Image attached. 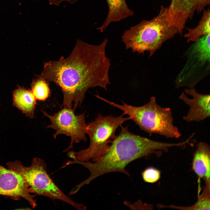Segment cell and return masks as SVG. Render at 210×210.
Wrapping results in <instances>:
<instances>
[{
  "instance_id": "1",
  "label": "cell",
  "mask_w": 210,
  "mask_h": 210,
  "mask_svg": "<svg viewBox=\"0 0 210 210\" xmlns=\"http://www.w3.org/2000/svg\"><path fill=\"white\" fill-rule=\"evenodd\" d=\"M108 40L98 45L78 40L70 55L45 63L39 78L53 82L63 93V107L74 111L83 100L87 90L99 87L107 90L110 84V59L106 54Z\"/></svg>"
},
{
  "instance_id": "2",
  "label": "cell",
  "mask_w": 210,
  "mask_h": 210,
  "mask_svg": "<svg viewBox=\"0 0 210 210\" xmlns=\"http://www.w3.org/2000/svg\"><path fill=\"white\" fill-rule=\"evenodd\" d=\"M120 133L111 143L106 153L100 158L90 161H81L76 159L70 160V164L81 165L88 169L90 176L76 185L80 189L93 180L102 175L114 172H122L129 176L126 167L130 163L153 153L160 154L162 151L168 152L174 147V143L153 140L134 134L129 131L127 127L121 126Z\"/></svg>"
},
{
  "instance_id": "3",
  "label": "cell",
  "mask_w": 210,
  "mask_h": 210,
  "mask_svg": "<svg viewBox=\"0 0 210 210\" xmlns=\"http://www.w3.org/2000/svg\"><path fill=\"white\" fill-rule=\"evenodd\" d=\"M179 34L169 14L168 7L162 6L160 12L150 20H144L123 33L122 39L126 49L139 54L149 52V57L166 41Z\"/></svg>"
},
{
  "instance_id": "4",
  "label": "cell",
  "mask_w": 210,
  "mask_h": 210,
  "mask_svg": "<svg viewBox=\"0 0 210 210\" xmlns=\"http://www.w3.org/2000/svg\"><path fill=\"white\" fill-rule=\"evenodd\" d=\"M102 100L121 110L127 115L141 130L150 136L158 134L166 138L178 139L181 134L173 124L174 118L170 108L162 107L157 103L156 97L150 98L148 102L140 106L128 105L123 102L120 105L103 98Z\"/></svg>"
},
{
  "instance_id": "5",
  "label": "cell",
  "mask_w": 210,
  "mask_h": 210,
  "mask_svg": "<svg viewBox=\"0 0 210 210\" xmlns=\"http://www.w3.org/2000/svg\"><path fill=\"white\" fill-rule=\"evenodd\" d=\"M8 169L20 174L29 186L32 193L59 200L78 210H85L83 204L74 201L66 195L52 181L46 171L47 164L42 159L34 158L29 166H24L19 161L6 163Z\"/></svg>"
},
{
  "instance_id": "6",
  "label": "cell",
  "mask_w": 210,
  "mask_h": 210,
  "mask_svg": "<svg viewBox=\"0 0 210 210\" xmlns=\"http://www.w3.org/2000/svg\"><path fill=\"white\" fill-rule=\"evenodd\" d=\"M123 114L118 117L103 116L98 115L94 121L88 125L86 134L89 137L90 144L87 148L77 152L72 150L69 154L72 159L81 161L97 160L106 153L116 136L115 133L118 128L125 121L130 120L129 117H124Z\"/></svg>"
},
{
  "instance_id": "7",
  "label": "cell",
  "mask_w": 210,
  "mask_h": 210,
  "mask_svg": "<svg viewBox=\"0 0 210 210\" xmlns=\"http://www.w3.org/2000/svg\"><path fill=\"white\" fill-rule=\"evenodd\" d=\"M210 34L202 36L189 46L185 53L186 61L174 82L177 88H194L209 75Z\"/></svg>"
},
{
  "instance_id": "8",
  "label": "cell",
  "mask_w": 210,
  "mask_h": 210,
  "mask_svg": "<svg viewBox=\"0 0 210 210\" xmlns=\"http://www.w3.org/2000/svg\"><path fill=\"white\" fill-rule=\"evenodd\" d=\"M43 115L49 119L51 123L47 128L54 129L53 135L55 139L57 135L64 134L69 136L71 141L64 152H68L73 148L74 143L87 141L86 136L88 125L85 122V114L76 115L72 109L63 108L53 115L42 110Z\"/></svg>"
},
{
  "instance_id": "9",
  "label": "cell",
  "mask_w": 210,
  "mask_h": 210,
  "mask_svg": "<svg viewBox=\"0 0 210 210\" xmlns=\"http://www.w3.org/2000/svg\"><path fill=\"white\" fill-rule=\"evenodd\" d=\"M29 186L20 174L0 165V195L14 200L21 197L27 200L34 208L37 206Z\"/></svg>"
},
{
  "instance_id": "10",
  "label": "cell",
  "mask_w": 210,
  "mask_h": 210,
  "mask_svg": "<svg viewBox=\"0 0 210 210\" xmlns=\"http://www.w3.org/2000/svg\"><path fill=\"white\" fill-rule=\"evenodd\" d=\"M210 3V0H171L169 12L179 33H183L187 22L195 13L203 11Z\"/></svg>"
},
{
  "instance_id": "11",
  "label": "cell",
  "mask_w": 210,
  "mask_h": 210,
  "mask_svg": "<svg viewBox=\"0 0 210 210\" xmlns=\"http://www.w3.org/2000/svg\"><path fill=\"white\" fill-rule=\"evenodd\" d=\"M185 93L192 96L189 98L182 92L179 99L189 107L187 114L183 120L188 123L199 122L209 117L210 116V96L198 93L194 88L185 89Z\"/></svg>"
},
{
  "instance_id": "12",
  "label": "cell",
  "mask_w": 210,
  "mask_h": 210,
  "mask_svg": "<svg viewBox=\"0 0 210 210\" xmlns=\"http://www.w3.org/2000/svg\"><path fill=\"white\" fill-rule=\"evenodd\" d=\"M210 147L206 143L200 142L197 144L191 163V170L204 183H210Z\"/></svg>"
},
{
  "instance_id": "13",
  "label": "cell",
  "mask_w": 210,
  "mask_h": 210,
  "mask_svg": "<svg viewBox=\"0 0 210 210\" xmlns=\"http://www.w3.org/2000/svg\"><path fill=\"white\" fill-rule=\"evenodd\" d=\"M106 1L108 6V12L102 25L97 28L102 33L111 23L120 21L134 15L133 11L129 8L125 0Z\"/></svg>"
},
{
  "instance_id": "14",
  "label": "cell",
  "mask_w": 210,
  "mask_h": 210,
  "mask_svg": "<svg viewBox=\"0 0 210 210\" xmlns=\"http://www.w3.org/2000/svg\"><path fill=\"white\" fill-rule=\"evenodd\" d=\"M13 104L31 118L34 117L36 99L32 91L19 87L13 92Z\"/></svg>"
},
{
  "instance_id": "15",
  "label": "cell",
  "mask_w": 210,
  "mask_h": 210,
  "mask_svg": "<svg viewBox=\"0 0 210 210\" xmlns=\"http://www.w3.org/2000/svg\"><path fill=\"white\" fill-rule=\"evenodd\" d=\"M210 11L209 8L203 10L202 17L198 25L193 28H186L188 32L184 37L188 42H195L203 36L210 34Z\"/></svg>"
},
{
  "instance_id": "16",
  "label": "cell",
  "mask_w": 210,
  "mask_h": 210,
  "mask_svg": "<svg viewBox=\"0 0 210 210\" xmlns=\"http://www.w3.org/2000/svg\"><path fill=\"white\" fill-rule=\"evenodd\" d=\"M158 206L160 208H168L182 210H209L210 209V183H205L201 194L198 196L197 202L192 206H182L174 205H159Z\"/></svg>"
},
{
  "instance_id": "17",
  "label": "cell",
  "mask_w": 210,
  "mask_h": 210,
  "mask_svg": "<svg viewBox=\"0 0 210 210\" xmlns=\"http://www.w3.org/2000/svg\"><path fill=\"white\" fill-rule=\"evenodd\" d=\"M32 92L36 99L45 101L49 96L50 91L46 80L38 78L32 84Z\"/></svg>"
},
{
  "instance_id": "18",
  "label": "cell",
  "mask_w": 210,
  "mask_h": 210,
  "mask_svg": "<svg viewBox=\"0 0 210 210\" xmlns=\"http://www.w3.org/2000/svg\"><path fill=\"white\" fill-rule=\"evenodd\" d=\"M141 175L145 182L153 183L160 179L161 177V172L155 168L149 167L142 172Z\"/></svg>"
},
{
  "instance_id": "19",
  "label": "cell",
  "mask_w": 210,
  "mask_h": 210,
  "mask_svg": "<svg viewBox=\"0 0 210 210\" xmlns=\"http://www.w3.org/2000/svg\"><path fill=\"white\" fill-rule=\"evenodd\" d=\"M125 204L129 206L132 209H148L151 210L153 208L152 205L143 203L141 200H139L132 204L128 202L125 201Z\"/></svg>"
},
{
  "instance_id": "20",
  "label": "cell",
  "mask_w": 210,
  "mask_h": 210,
  "mask_svg": "<svg viewBox=\"0 0 210 210\" xmlns=\"http://www.w3.org/2000/svg\"><path fill=\"white\" fill-rule=\"evenodd\" d=\"M49 3L51 5H55L57 6H59V4L63 1H69V0H48Z\"/></svg>"
}]
</instances>
